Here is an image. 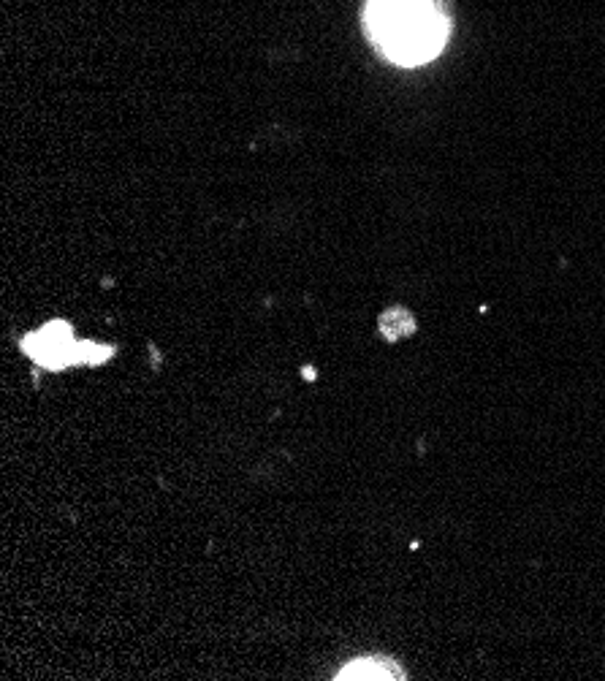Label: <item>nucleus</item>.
<instances>
[{
  "instance_id": "nucleus-5",
  "label": "nucleus",
  "mask_w": 605,
  "mask_h": 681,
  "mask_svg": "<svg viewBox=\"0 0 605 681\" xmlns=\"http://www.w3.org/2000/svg\"><path fill=\"white\" fill-rule=\"evenodd\" d=\"M112 356V348L95 345V342H82L74 350V364H101Z\"/></svg>"
},
{
  "instance_id": "nucleus-4",
  "label": "nucleus",
  "mask_w": 605,
  "mask_h": 681,
  "mask_svg": "<svg viewBox=\"0 0 605 681\" xmlns=\"http://www.w3.org/2000/svg\"><path fill=\"white\" fill-rule=\"evenodd\" d=\"M413 332H416V318L407 313V310H402V307H394V310L380 315V334L386 340L397 342L402 337H410Z\"/></svg>"
},
{
  "instance_id": "nucleus-3",
  "label": "nucleus",
  "mask_w": 605,
  "mask_h": 681,
  "mask_svg": "<svg viewBox=\"0 0 605 681\" xmlns=\"http://www.w3.org/2000/svg\"><path fill=\"white\" fill-rule=\"evenodd\" d=\"M334 679L340 681H378V679H405V673L399 671L394 663H378V660H356V663L345 665Z\"/></svg>"
},
{
  "instance_id": "nucleus-6",
  "label": "nucleus",
  "mask_w": 605,
  "mask_h": 681,
  "mask_svg": "<svg viewBox=\"0 0 605 681\" xmlns=\"http://www.w3.org/2000/svg\"><path fill=\"white\" fill-rule=\"evenodd\" d=\"M304 378H307V380H315V369H312V367L304 369Z\"/></svg>"
},
{
  "instance_id": "nucleus-2",
  "label": "nucleus",
  "mask_w": 605,
  "mask_h": 681,
  "mask_svg": "<svg viewBox=\"0 0 605 681\" xmlns=\"http://www.w3.org/2000/svg\"><path fill=\"white\" fill-rule=\"evenodd\" d=\"M22 348H25V353H28L30 359L38 361L41 367L47 369H66L74 364L76 342L68 323L60 321L47 323L41 332L25 337V340H22Z\"/></svg>"
},
{
  "instance_id": "nucleus-1",
  "label": "nucleus",
  "mask_w": 605,
  "mask_h": 681,
  "mask_svg": "<svg viewBox=\"0 0 605 681\" xmlns=\"http://www.w3.org/2000/svg\"><path fill=\"white\" fill-rule=\"evenodd\" d=\"M372 44L399 66H421L451 33L448 0H369L364 11Z\"/></svg>"
}]
</instances>
